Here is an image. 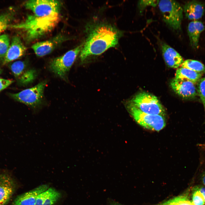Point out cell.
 <instances>
[{"label": "cell", "instance_id": "1", "mask_svg": "<svg viewBox=\"0 0 205 205\" xmlns=\"http://www.w3.org/2000/svg\"><path fill=\"white\" fill-rule=\"evenodd\" d=\"M84 32L85 39L79 53L82 63L101 55L110 48L116 47L123 34L111 23L98 20L88 22Z\"/></svg>", "mask_w": 205, "mask_h": 205}, {"label": "cell", "instance_id": "2", "mask_svg": "<svg viewBox=\"0 0 205 205\" xmlns=\"http://www.w3.org/2000/svg\"><path fill=\"white\" fill-rule=\"evenodd\" d=\"M60 19L59 14L44 17L29 15L22 22L9 25L8 27L23 31L25 33V40L30 42L50 32L56 26Z\"/></svg>", "mask_w": 205, "mask_h": 205}, {"label": "cell", "instance_id": "3", "mask_svg": "<svg viewBox=\"0 0 205 205\" xmlns=\"http://www.w3.org/2000/svg\"><path fill=\"white\" fill-rule=\"evenodd\" d=\"M164 21L173 30L181 29L183 17V9L174 0L159 1L158 4Z\"/></svg>", "mask_w": 205, "mask_h": 205}, {"label": "cell", "instance_id": "4", "mask_svg": "<svg viewBox=\"0 0 205 205\" xmlns=\"http://www.w3.org/2000/svg\"><path fill=\"white\" fill-rule=\"evenodd\" d=\"M130 114L136 122L145 129L159 132L165 126L164 116L147 114L142 112L131 103L127 106Z\"/></svg>", "mask_w": 205, "mask_h": 205}, {"label": "cell", "instance_id": "5", "mask_svg": "<svg viewBox=\"0 0 205 205\" xmlns=\"http://www.w3.org/2000/svg\"><path fill=\"white\" fill-rule=\"evenodd\" d=\"M82 46V43L63 55L52 59L49 65L50 70L57 76L64 79L80 53Z\"/></svg>", "mask_w": 205, "mask_h": 205}, {"label": "cell", "instance_id": "6", "mask_svg": "<svg viewBox=\"0 0 205 205\" xmlns=\"http://www.w3.org/2000/svg\"><path fill=\"white\" fill-rule=\"evenodd\" d=\"M145 113L165 116L164 108L157 98L149 93L142 92L137 94L130 102Z\"/></svg>", "mask_w": 205, "mask_h": 205}, {"label": "cell", "instance_id": "7", "mask_svg": "<svg viewBox=\"0 0 205 205\" xmlns=\"http://www.w3.org/2000/svg\"><path fill=\"white\" fill-rule=\"evenodd\" d=\"M47 81H43L33 87L10 95L14 99L32 108H35L42 103Z\"/></svg>", "mask_w": 205, "mask_h": 205}, {"label": "cell", "instance_id": "8", "mask_svg": "<svg viewBox=\"0 0 205 205\" xmlns=\"http://www.w3.org/2000/svg\"><path fill=\"white\" fill-rule=\"evenodd\" d=\"M61 5V3L57 0H30L25 2L24 6L36 16L44 17L59 14Z\"/></svg>", "mask_w": 205, "mask_h": 205}, {"label": "cell", "instance_id": "9", "mask_svg": "<svg viewBox=\"0 0 205 205\" xmlns=\"http://www.w3.org/2000/svg\"><path fill=\"white\" fill-rule=\"evenodd\" d=\"M171 85L173 91L183 98H193L198 95L197 84L189 80L175 77L171 81Z\"/></svg>", "mask_w": 205, "mask_h": 205}, {"label": "cell", "instance_id": "10", "mask_svg": "<svg viewBox=\"0 0 205 205\" xmlns=\"http://www.w3.org/2000/svg\"><path fill=\"white\" fill-rule=\"evenodd\" d=\"M67 39L63 35L59 34L49 40L37 42L31 48L37 56L43 57L50 54Z\"/></svg>", "mask_w": 205, "mask_h": 205}, {"label": "cell", "instance_id": "11", "mask_svg": "<svg viewBox=\"0 0 205 205\" xmlns=\"http://www.w3.org/2000/svg\"><path fill=\"white\" fill-rule=\"evenodd\" d=\"M15 188L11 175L6 173H0V205H6L13 194Z\"/></svg>", "mask_w": 205, "mask_h": 205}, {"label": "cell", "instance_id": "12", "mask_svg": "<svg viewBox=\"0 0 205 205\" xmlns=\"http://www.w3.org/2000/svg\"><path fill=\"white\" fill-rule=\"evenodd\" d=\"M26 50V48L20 38L17 36H14L4 58L3 64H5L20 58L24 54Z\"/></svg>", "mask_w": 205, "mask_h": 205}, {"label": "cell", "instance_id": "13", "mask_svg": "<svg viewBox=\"0 0 205 205\" xmlns=\"http://www.w3.org/2000/svg\"><path fill=\"white\" fill-rule=\"evenodd\" d=\"M49 188L47 184L40 185L17 196L11 205H35L38 196Z\"/></svg>", "mask_w": 205, "mask_h": 205}, {"label": "cell", "instance_id": "14", "mask_svg": "<svg viewBox=\"0 0 205 205\" xmlns=\"http://www.w3.org/2000/svg\"><path fill=\"white\" fill-rule=\"evenodd\" d=\"M183 9L186 17L193 21L198 20L201 19L203 16L205 11L203 3L194 0L186 2Z\"/></svg>", "mask_w": 205, "mask_h": 205}, {"label": "cell", "instance_id": "15", "mask_svg": "<svg viewBox=\"0 0 205 205\" xmlns=\"http://www.w3.org/2000/svg\"><path fill=\"white\" fill-rule=\"evenodd\" d=\"M161 48L164 60L169 67L177 68L181 66L183 58L176 50L165 43L162 44Z\"/></svg>", "mask_w": 205, "mask_h": 205}, {"label": "cell", "instance_id": "16", "mask_svg": "<svg viewBox=\"0 0 205 205\" xmlns=\"http://www.w3.org/2000/svg\"><path fill=\"white\" fill-rule=\"evenodd\" d=\"M61 196L59 191L54 188H49L38 196L35 205H53Z\"/></svg>", "mask_w": 205, "mask_h": 205}, {"label": "cell", "instance_id": "17", "mask_svg": "<svg viewBox=\"0 0 205 205\" xmlns=\"http://www.w3.org/2000/svg\"><path fill=\"white\" fill-rule=\"evenodd\" d=\"M202 75V74L192 70L181 67L177 70L175 77L185 79L197 84Z\"/></svg>", "mask_w": 205, "mask_h": 205}, {"label": "cell", "instance_id": "18", "mask_svg": "<svg viewBox=\"0 0 205 205\" xmlns=\"http://www.w3.org/2000/svg\"><path fill=\"white\" fill-rule=\"evenodd\" d=\"M181 66V67L187 68L202 74L205 73V66L197 60H186L183 62Z\"/></svg>", "mask_w": 205, "mask_h": 205}, {"label": "cell", "instance_id": "19", "mask_svg": "<svg viewBox=\"0 0 205 205\" xmlns=\"http://www.w3.org/2000/svg\"><path fill=\"white\" fill-rule=\"evenodd\" d=\"M187 32L191 46L194 49L198 48L200 37L196 30L194 21H192L189 24L187 27Z\"/></svg>", "mask_w": 205, "mask_h": 205}, {"label": "cell", "instance_id": "20", "mask_svg": "<svg viewBox=\"0 0 205 205\" xmlns=\"http://www.w3.org/2000/svg\"><path fill=\"white\" fill-rule=\"evenodd\" d=\"M36 76V71L30 69L25 71L21 75L19 80L20 84L26 85L33 81Z\"/></svg>", "mask_w": 205, "mask_h": 205}, {"label": "cell", "instance_id": "21", "mask_svg": "<svg viewBox=\"0 0 205 205\" xmlns=\"http://www.w3.org/2000/svg\"><path fill=\"white\" fill-rule=\"evenodd\" d=\"M26 66L24 62L18 61L12 63L10 66V68L14 76L17 77L22 74Z\"/></svg>", "mask_w": 205, "mask_h": 205}, {"label": "cell", "instance_id": "22", "mask_svg": "<svg viewBox=\"0 0 205 205\" xmlns=\"http://www.w3.org/2000/svg\"><path fill=\"white\" fill-rule=\"evenodd\" d=\"M10 39L8 35H0V58H4L10 46Z\"/></svg>", "mask_w": 205, "mask_h": 205}, {"label": "cell", "instance_id": "23", "mask_svg": "<svg viewBox=\"0 0 205 205\" xmlns=\"http://www.w3.org/2000/svg\"><path fill=\"white\" fill-rule=\"evenodd\" d=\"M11 18L12 16L9 13L0 16V33L8 27Z\"/></svg>", "mask_w": 205, "mask_h": 205}, {"label": "cell", "instance_id": "24", "mask_svg": "<svg viewBox=\"0 0 205 205\" xmlns=\"http://www.w3.org/2000/svg\"><path fill=\"white\" fill-rule=\"evenodd\" d=\"M198 95L202 102H205V77L201 78L197 84Z\"/></svg>", "mask_w": 205, "mask_h": 205}, {"label": "cell", "instance_id": "25", "mask_svg": "<svg viewBox=\"0 0 205 205\" xmlns=\"http://www.w3.org/2000/svg\"><path fill=\"white\" fill-rule=\"evenodd\" d=\"M192 202L194 205H204L205 204L202 195L196 188L192 194Z\"/></svg>", "mask_w": 205, "mask_h": 205}, {"label": "cell", "instance_id": "26", "mask_svg": "<svg viewBox=\"0 0 205 205\" xmlns=\"http://www.w3.org/2000/svg\"><path fill=\"white\" fill-rule=\"evenodd\" d=\"M158 0H141L138 3V7L140 12L142 13L147 6H151L155 7L158 5Z\"/></svg>", "mask_w": 205, "mask_h": 205}, {"label": "cell", "instance_id": "27", "mask_svg": "<svg viewBox=\"0 0 205 205\" xmlns=\"http://www.w3.org/2000/svg\"><path fill=\"white\" fill-rule=\"evenodd\" d=\"M177 205H194L192 202L189 200L186 196H180L176 197Z\"/></svg>", "mask_w": 205, "mask_h": 205}, {"label": "cell", "instance_id": "28", "mask_svg": "<svg viewBox=\"0 0 205 205\" xmlns=\"http://www.w3.org/2000/svg\"><path fill=\"white\" fill-rule=\"evenodd\" d=\"M13 82L12 80L0 78V91L7 88Z\"/></svg>", "mask_w": 205, "mask_h": 205}, {"label": "cell", "instance_id": "29", "mask_svg": "<svg viewBox=\"0 0 205 205\" xmlns=\"http://www.w3.org/2000/svg\"><path fill=\"white\" fill-rule=\"evenodd\" d=\"M161 205H177L176 198L164 203Z\"/></svg>", "mask_w": 205, "mask_h": 205}, {"label": "cell", "instance_id": "30", "mask_svg": "<svg viewBox=\"0 0 205 205\" xmlns=\"http://www.w3.org/2000/svg\"><path fill=\"white\" fill-rule=\"evenodd\" d=\"M196 188L198 190L202 195L205 202V187H200Z\"/></svg>", "mask_w": 205, "mask_h": 205}, {"label": "cell", "instance_id": "31", "mask_svg": "<svg viewBox=\"0 0 205 205\" xmlns=\"http://www.w3.org/2000/svg\"><path fill=\"white\" fill-rule=\"evenodd\" d=\"M202 180L203 184L205 186V172L203 175L202 178Z\"/></svg>", "mask_w": 205, "mask_h": 205}, {"label": "cell", "instance_id": "32", "mask_svg": "<svg viewBox=\"0 0 205 205\" xmlns=\"http://www.w3.org/2000/svg\"><path fill=\"white\" fill-rule=\"evenodd\" d=\"M203 104L205 110V102H202Z\"/></svg>", "mask_w": 205, "mask_h": 205}, {"label": "cell", "instance_id": "33", "mask_svg": "<svg viewBox=\"0 0 205 205\" xmlns=\"http://www.w3.org/2000/svg\"><path fill=\"white\" fill-rule=\"evenodd\" d=\"M2 72V70L1 68H0V74Z\"/></svg>", "mask_w": 205, "mask_h": 205}]
</instances>
